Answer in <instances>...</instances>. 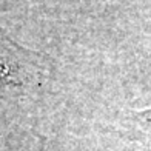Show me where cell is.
Returning a JSON list of instances; mask_svg holds the SVG:
<instances>
[{
	"instance_id": "1",
	"label": "cell",
	"mask_w": 151,
	"mask_h": 151,
	"mask_svg": "<svg viewBox=\"0 0 151 151\" xmlns=\"http://www.w3.org/2000/svg\"><path fill=\"white\" fill-rule=\"evenodd\" d=\"M6 76H8V71H6V68L3 66V63L0 62V82H2Z\"/></svg>"
}]
</instances>
